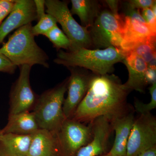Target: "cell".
<instances>
[{"label":"cell","instance_id":"obj_1","mask_svg":"<svg viewBox=\"0 0 156 156\" xmlns=\"http://www.w3.org/2000/svg\"><path fill=\"white\" fill-rule=\"evenodd\" d=\"M131 92L114 74L95 75L87 94L71 119L89 124L104 117L111 123L134 109L128 102Z\"/></svg>","mask_w":156,"mask_h":156},{"label":"cell","instance_id":"obj_2","mask_svg":"<svg viewBox=\"0 0 156 156\" xmlns=\"http://www.w3.org/2000/svg\"><path fill=\"white\" fill-rule=\"evenodd\" d=\"M125 57L121 49L115 47L104 49L82 48L73 51L58 50L54 62L67 68H81L96 75H104L112 73L115 65L122 62Z\"/></svg>","mask_w":156,"mask_h":156},{"label":"cell","instance_id":"obj_3","mask_svg":"<svg viewBox=\"0 0 156 156\" xmlns=\"http://www.w3.org/2000/svg\"><path fill=\"white\" fill-rule=\"evenodd\" d=\"M31 23L17 29L0 48V53L16 66L40 65L49 68V56L37 44L32 32Z\"/></svg>","mask_w":156,"mask_h":156},{"label":"cell","instance_id":"obj_4","mask_svg":"<svg viewBox=\"0 0 156 156\" xmlns=\"http://www.w3.org/2000/svg\"><path fill=\"white\" fill-rule=\"evenodd\" d=\"M68 78L38 96L33 113L39 129L58 132L66 119L63 111Z\"/></svg>","mask_w":156,"mask_h":156},{"label":"cell","instance_id":"obj_5","mask_svg":"<svg viewBox=\"0 0 156 156\" xmlns=\"http://www.w3.org/2000/svg\"><path fill=\"white\" fill-rule=\"evenodd\" d=\"M45 1L47 14L56 19L71 42L70 51L82 48L90 49L92 46L89 29L80 25L73 18L69 9L68 2L59 0Z\"/></svg>","mask_w":156,"mask_h":156},{"label":"cell","instance_id":"obj_6","mask_svg":"<svg viewBox=\"0 0 156 156\" xmlns=\"http://www.w3.org/2000/svg\"><path fill=\"white\" fill-rule=\"evenodd\" d=\"M123 21L108 9L101 10L89 29L94 49L120 48L123 41Z\"/></svg>","mask_w":156,"mask_h":156},{"label":"cell","instance_id":"obj_7","mask_svg":"<svg viewBox=\"0 0 156 156\" xmlns=\"http://www.w3.org/2000/svg\"><path fill=\"white\" fill-rule=\"evenodd\" d=\"M156 146V118L151 113L135 118L127 147L126 156H138Z\"/></svg>","mask_w":156,"mask_h":156},{"label":"cell","instance_id":"obj_8","mask_svg":"<svg viewBox=\"0 0 156 156\" xmlns=\"http://www.w3.org/2000/svg\"><path fill=\"white\" fill-rule=\"evenodd\" d=\"M58 134L63 156H76L81 148L92 140V125L89 123L87 126L73 119H66Z\"/></svg>","mask_w":156,"mask_h":156},{"label":"cell","instance_id":"obj_9","mask_svg":"<svg viewBox=\"0 0 156 156\" xmlns=\"http://www.w3.org/2000/svg\"><path fill=\"white\" fill-rule=\"evenodd\" d=\"M68 68L70 76L68 77L67 96L63 103V111L66 119H71L87 94L91 80L95 74L81 68Z\"/></svg>","mask_w":156,"mask_h":156},{"label":"cell","instance_id":"obj_10","mask_svg":"<svg viewBox=\"0 0 156 156\" xmlns=\"http://www.w3.org/2000/svg\"><path fill=\"white\" fill-rule=\"evenodd\" d=\"M31 66H20V73L11 89L9 115L30 111L33 108L38 96L31 87L30 76Z\"/></svg>","mask_w":156,"mask_h":156},{"label":"cell","instance_id":"obj_11","mask_svg":"<svg viewBox=\"0 0 156 156\" xmlns=\"http://www.w3.org/2000/svg\"><path fill=\"white\" fill-rule=\"evenodd\" d=\"M37 20L33 0H16L13 10L0 25V45L9 33L14 30Z\"/></svg>","mask_w":156,"mask_h":156},{"label":"cell","instance_id":"obj_12","mask_svg":"<svg viewBox=\"0 0 156 156\" xmlns=\"http://www.w3.org/2000/svg\"><path fill=\"white\" fill-rule=\"evenodd\" d=\"M90 123L92 127V139L81 148L76 156H98L108 152L109 141L113 131L111 124L104 117L98 118Z\"/></svg>","mask_w":156,"mask_h":156},{"label":"cell","instance_id":"obj_13","mask_svg":"<svg viewBox=\"0 0 156 156\" xmlns=\"http://www.w3.org/2000/svg\"><path fill=\"white\" fill-rule=\"evenodd\" d=\"M27 156H63L58 132L39 129L32 134Z\"/></svg>","mask_w":156,"mask_h":156},{"label":"cell","instance_id":"obj_14","mask_svg":"<svg viewBox=\"0 0 156 156\" xmlns=\"http://www.w3.org/2000/svg\"><path fill=\"white\" fill-rule=\"evenodd\" d=\"M134 110L111 122L115 132L114 142L108 154L111 156H126L129 136L135 119Z\"/></svg>","mask_w":156,"mask_h":156},{"label":"cell","instance_id":"obj_15","mask_svg":"<svg viewBox=\"0 0 156 156\" xmlns=\"http://www.w3.org/2000/svg\"><path fill=\"white\" fill-rule=\"evenodd\" d=\"M122 62L128 71V79L124 85L131 91L145 93L147 87L145 81L147 63L139 56L131 54L126 55Z\"/></svg>","mask_w":156,"mask_h":156},{"label":"cell","instance_id":"obj_16","mask_svg":"<svg viewBox=\"0 0 156 156\" xmlns=\"http://www.w3.org/2000/svg\"><path fill=\"white\" fill-rule=\"evenodd\" d=\"M39 129L33 112L26 111L9 115L8 122L2 130V134L12 133L20 135L32 134Z\"/></svg>","mask_w":156,"mask_h":156},{"label":"cell","instance_id":"obj_17","mask_svg":"<svg viewBox=\"0 0 156 156\" xmlns=\"http://www.w3.org/2000/svg\"><path fill=\"white\" fill-rule=\"evenodd\" d=\"M32 134L7 133L0 137V156H27Z\"/></svg>","mask_w":156,"mask_h":156},{"label":"cell","instance_id":"obj_18","mask_svg":"<svg viewBox=\"0 0 156 156\" xmlns=\"http://www.w3.org/2000/svg\"><path fill=\"white\" fill-rule=\"evenodd\" d=\"M122 17L123 21L122 44L134 43L156 37V32H154L145 21L128 17Z\"/></svg>","mask_w":156,"mask_h":156},{"label":"cell","instance_id":"obj_19","mask_svg":"<svg viewBox=\"0 0 156 156\" xmlns=\"http://www.w3.org/2000/svg\"><path fill=\"white\" fill-rule=\"evenodd\" d=\"M70 11L72 15L80 18L82 26L89 29L94 23L101 11L98 1L95 0H72Z\"/></svg>","mask_w":156,"mask_h":156},{"label":"cell","instance_id":"obj_20","mask_svg":"<svg viewBox=\"0 0 156 156\" xmlns=\"http://www.w3.org/2000/svg\"><path fill=\"white\" fill-rule=\"evenodd\" d=\"M120 49L126 56L134 54L142 58L147 64L156 57V37L134 43L123 44Z\"/></svg>","mask_w":156,"mask_h":156},{"label":"cell","instance_id":"obj_21","mask_svg":"<svg viewBox=\"0 0 156 156\" xmlns=\"http://www.w3.org/2000/svg\"><path fill=\"white\" fill-rule=\"evenodd\" d=\"M44 36L49 39L57 51L62 49L67 50V51L71 50V42L57 25L47 33Z\"/></svg>","mask_w":156,"mask_h":156},{"label":"cell","instance_id":"obj_22","mask_svg":"<svg viewBox=\"0 0 156 156\" xmlns=\"http://www.w3.org/2000/svg\"><path fill=\"white\" fill-rule=\"evenodd\" d=\"M57 23L56 19L52 15L45 14L38 20L36 25L32 27V32L35 37L40 35L44 36Z\"/></svg>","mask_w":156,"mask_h":156},{"label":"cell","instance_id":"obj_23","mask_svg":"<svg viewBox=\"0 0 156 156\" xmlns=\"http://www.w3.org/2000/svg\"><path fill=\"white\" fill-rule=\"evenodd\" d=\"M151 96L150 101L147 104L144 103L137 99L134 100V111L139 115L150 113L151 111L156 108V83L151 85L149 88Z\"/></svg>","mask_w":156,"mask_h":156},{"label":"cell","instance_id":"obj_24","mask_svg":"<svg viewBox=\"0 0 156 156\" xmlns=\"http://www.w3.org/2000/svg\"><path fill=\"white\" fill-rule=\"evenodd\" d=\"M15 2L16 0H0V25L13 10Z\"/></svg>","mask_w":156,"mask_h":156},{"label":"cell","instance_id":"obj_25","mask_svg":"<svg viewBox=\"0 0 156 156\" xmlns=\"http://www.w3.org/2000/svg\"><path fill=\"white\" fill-rule=\"evenodd\" d=\"M17 67L9 58L0 53V72L12 74L15 72Z\"/></svg>","mask_w":156,"mask_h":156},{"label":"cell","instance_id":"obj_26","mask_svg":"<svg viewBox=\"0 0 156 156\" xmlns=\"http://www.w3.org/2000/svg\"><path fill=\"white\" fill-rule=\"evenodd\" d=\"M140 13L146 23L156 32V16L153 13L151 8L142 10Z\"/></svg>","mask_w":156,"mask_h":156},{"label":"cell","instance_id":"obj_27","mask_svg":"<svg viewBox=\"0 0 156 156\" xmlns=\"http://www.w3.org/2000/svg\"><path fill=\"white\" fill-rule=\"evenodd\" d=\"M129 5L134 8L140 10L150 9L154 3H156L155 0H131L127 1Z\"/></svg>","mask_w":156,"mask_h":156},{"label":"cell","instance_id":"obj_28","mask_svg":"<svg viewBox=\"0 0 156 156\" xmlns=\"http://www.w3.org/2000/svg\"><path fill=\"white\" fill-rule=\"evenodd\" d=\"M104 2L108 6L110 11H111L116 17H121V16L119 12V1L116 0H106Z\"/></svg>","mask_w":156,"mask_h":156},{"label":"cell","instance_id":"obj_29","mask_svg":"<svg viewBox=\"0 0 156 156\" xmlns=\"http://www.w3.org/2000/svg\"><path fill=\"white\" fill-rule=\"evenodd\" d=\"M145 81L147 86L156 83V69L147 68L146 73Z\"/></svg>","mask_w":156,"mask_h":156},{"label":"cell","instance_id":"obj_30","mask_svg":"<svg viewBox=\"0 0 156 156\" xmlns=\"http://www.w3.org/2000/svg\"><path fill=\"white\" fill-rule=\"evenodd\" d=\"M35 6L36 11L37 20L43 15L46 14L45 11V1L44 0H34Z\"/></svg>","mask_w":156,"mask_h":156},{"label":"cell","instance_id":"obj_31","mask_svg":"<svg viewBox=\"0 0 156 156\" xmlns=\"http://www.w3.org/2000/svg\"><path fill=\"white\" fill-rule=\"evenodd\" d=\"M138 156H156V146L144 151Z\"/></svg>","mask_w":156,"mask_h":156},{"label":"cell","instance_id":"obj_32","mask_svg":"<svg viewBox=\"0 0 156 156\" xmlns=\"http://www.w3.org/2000/svg\"><path fill=\"white\" fill-rule=\"evenodd\" d=\"M98 156H111L109 154H108V153H107L103 154L101 155Z\"/></svg>","mask_w":156,"mask_h":156},{"label":"cell","instance_id":"obj_33","mask_svg":"<svg viewBox=\"0 0 156 156\" xmlns=\"http://www.w3.org/2000/svg\"><path fill=\"white\" fill-rule=\"evenodd\" d=\"M2 132H1V130H0V137H1V135H2Z\"/></svg>","mask_w":156,"mask_h":156}]
</instances>
